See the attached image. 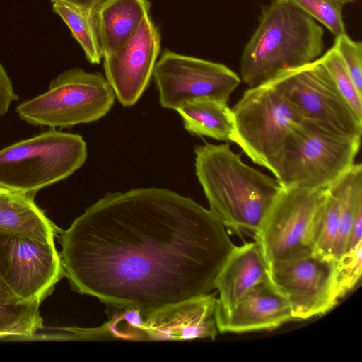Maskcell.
<instances>
[{
    "label": "cell",
    "mask_w": 362,
    "mask_h": 362,
    "mask_svg": "<svg viewBox=\"0 0 362 362\" xmlns=\"http://www.w3.org/2000/svg\"><path fill=\"white\" fill-rule=\"evenodd\" d=\"M334 47L339 54L354 85L362 95V44L346 34L335 37Z\"/></svg>",
    "instance_id": "obj_28"
},
{
    "label": "cell",
    "mask_w": 362,
    "mask_h": 362,
    "mask_svg": "<svg viewBox=\"0 0 362 362\" xmlns=\"http://www.w3.org/2000/svg\"><path fill=\"white\" fill-rule=\"evenodd\" d=\"M324 25L335 36L346 34L343 21V4L339 0H285Z\"/></svg>",
    "instance_id": "obj_25"
},
{
    "label": "cell",
    "mask_w": 362,
    "mask_h": 362,
    "mask_svg": "<svg viewBox=\"0 0 362 362\" xmlns=\"http://www.w3.org/2000/svg\"><path fill=\"white\" fill-rule=\"evenodd\" d=\"M319 59L339 92L357 117L362 119V95L357 90L336 48L333 46Z\"/></svg>",
    "instance_id": "obj_24"
},
{
    "label": "cell",
    "mask_w": 362,
    "mask_h": 362,
    "mask_svg": "<svg viewBox=\"0 0 362 362\" xmlns=\"http://www.w3.org/2000/svg\"><path fill=\"white\" fill-rule=\"evenodd\" d=\"M339 224L338 200L328 187L314 253L334 257V252L338 238Z\"/></svg>",
    "instance_id": "obj_26"
},
{
    "label": "cell",
    "mask_w": 362,
    "mask_h": 362,
    "mask_svg": "<svg viewBox=\"0 0 362 362\" xmlns=\"http://www.w3.org/2000/svg\"><path fill=\"white\" fill-rule=\"evenodd\" d=\"M115 99L114 90L100 73L73 68L53 79L47 91L19 104L16 112L32 125L67 128L102 118Z\"/></svg>",
    "instance_id": "obj_6"
},
{
    "label": "cell",
    "mask_w": 362,
    "mask_h": 362,
    "mask_svg": "<svg viewBox=\"0 0 362 362\" xmlns=\"http://www.w3.org/2000/svg\"><path fill=\"white\" fill-rule=\"evenodd\" d=\"M324 49V30L291 3L273 0L262 11L256 30L240 60L242 81L251 87L318 59Z\"/></svg>",
    "instance_id": "obj_3"
},
{
    "label": "cell",
    "mask_w": 362,
    "mask_h": 362,
    "mask_svg": "<svg viewBox=\"0 0 362 362\" xmlns=\"http://www.w3.org/2000/svg\"><path fill=\"white\" fill-rule=\"evenodd\" d=\"M59 233L71 288L144 318L211 293L235 246L209 209L156 187L108 193Z\"/></svg>",
    "instance_id": "obj_1"
},
{
    "label": "cell",
    "mask_w": 362,
    "mask_h": 362,
    "mask_svg": "<svg viewBox=\"0 0 362 362\" xmlns=\"http://www.w3.org/2000/svg\"><path fill=\"white\" fill-rule=\"evenodd\" d=\"M153 76L161 106L175 110L197 99L228 103L240 83V77L224 64L169 50L156 62Z\"/></svg>",
    "instance_id": "obj_11"
},
{
    "label": "cell",
    "mask_w": 362,
    "mask_h": 362,
    "mask_svg": "<svg viewBox=\"0 0 362 362\" xmlns=\"http://www.w3.org/2000/svg\"><path fill=\"white\" fill-rule=\"evenodd\" d=\"M18 99L11 79L0 64V117L7 113L11 104Z\"/></svg>",
    "instance_id": "obj_29"
},
{
    "label": "cell",
    "mask_w": 362,
    "mask_h": 362,
    "mask_svg": "<svg viewBox=\"0 0 362 362\" xmlns=\"http://www.w3.org/2000/svg\"><path fill=\"white\" fill-rule=\"evenodd\" d=\"M160 51V36L149 15L117 50L104 58L105 78L124 106L134 105L148 87Z\"/></svg>",
    "instance_id": "obj_13"
},
{
    "label": "cell",
    "mask_w": 362,
    "mask_h": 362,
    "mask_svg": "<svg viewBox=\"0 0 362 362\" xmlns=\"http://www.w3.org/2000/svg\"><path fill=\"white\" fill-rule=\"evenodd\" d=\"M216 305V297L209 293L151 313L142 326L147 340L214 339L218 333Z\"/></svg>",
    "instance_id": "obj_14"
},
{
    "label": "cell",
    "mask_w": 362,
    "mask_h": 362,
    "mask_svg": "<svg viewBox=\"0 0 362 362\" xmlns=\"http://www.w3.org/2000/svg\"><path fill=\"white\" fill-rule=\"evenodd\" d=\"M337 261L313 253L269 264L270 280L288 300L294 320L324 315L338 303Z\"/></svg>",
    "instance_id": "obj_12"
},
{
    "label": "cell",
    "mask_w": 362,
    "mask_h": 362,
    "mask_svg": "<svg viewBox=\"0 0 362 362\" xmlns=\"http://www.w3.org/2000/svg\"><path fill=\"white\" fill-rule=\"evenodd\" d=\"M39 303L16 298L0 279V339H32L41 329Z\"/></svg>",
    "instance_id": "obj_21"
},
{
    "label": "cell",
    "mask_w": 362,
    "mask_h": 362,
    "mask_svg": "<svg viewBox=\"0 0 362 362\" xmlns=\"http://www.w3.org/2000/svg\"><path fill=\"white\" fill-rule=\"evenodd\" d=\"M269 279V265L258 243L235 245L215 282L218 293L215 314L227 312L249 291Z\"/></svg>",
    "instance_id": "obj_16"
},
{
    "label": "cell",
    "mask_w": 362,
    "mask_h": 362,
    "mask_svg": "<svg viewBox=\"0 0 362 362\" xmlns=\"http://www.w3.org/2000/svg\"><path fill=\"white\" fill-rule=\"evenodd\" d=\"M53 11L64 21L91 64H100L103 52L93 12L77 8L61 1H52Z\"/></svg>",
    "instance_id": "obj_22"
},
{
    "label": "cell",
    "mask_w": 362,
    "mask_h": 362,
    "mask_svg": "<svg viewBox=\"0 0 362 362\" xmlns=\"http://www.w3.org/2000/svg\"><path fill=\"white\" fill-rule=\"evenodd\" d=\"M195 170L209 210L237 235L259 229L282 189L272 177L245 163L228 144L196 146Z\"/></svg>",
    "instance_id": "obj_2"
},
{
    "label": "cell",
    "mask_w": 362,
    "mask_h": 362,
    "mask_svg": "<svg viewBox=\"0 0 362 362\" xmlns=\"http://www.w3.org/2000/svg\"><path fill=\"white\" fill-rule=\"evenodd\" d=\"M86 158L81 135L49 129L0 149V187L35 197L73 174Z\"/></svg>",
    "instance_id": "obj_5"
},
{
    "label": "cell",
    "mask_w": 362,
    "mask_h": 362,
    "mask_svg": "<svg viewBox=\"0 0 362 362\" xmlns=\"http://www.w3.org/2000/svg\"><path fill=\"white\" fill-rule=\"evenodd\" d=\"M190 133L233 141V117L228 103L202 98L189 101L176 110Z\"/></svg>",
    "instance_id": "obj_19"
},
{
    "label": "cell",
    "mask_w": 362,
    "mask_h": 362,
    "mask_svg": "<svg viewBox=\"0 0 362 362\" xmlns=\"http://www.w3.org/2000/svg\"><path fill=\"white\" fill-rule=\"evenodd\" d=\"M327 189L282 188L255 233L268 265L314 253Z\"/></svg>",
    "instance_id": "obj_8"
},
{
    "label": "cell",
    "mask_w": 362,
    "mask_h": 362,
    "mask_svg": "<svg viewBox=\"0 0 362 362\" xmlns=\"http://www.w3.org/2000/svg\"><path fill=\"white\" fill-rule=\"evenodd\" d=\"M63 276L54 242L0 232V279L19 300L41 303Z\"/></svg>",
    "instance_id": "obj_10"
},
{
    "label": "cell",
    "mask_w": 362,
    "mask_h": 362,
    "mask_svg": "<svg viewBox=\"0 0 362 362\" xmlns=\"http://www.w3.org/2000/svg\"><path fill=\"white\" fill-rule=\"evenodd\" d=\"M339 205V233L334 257L339 259L349 250L351 229L362 215V165L354 163L340 178L329 187Z\"/></svg>",
    "instance_id": "obj_20"
},
{
    "label": "cell",
    "mask_w": 362,
    "mask_h": 362,
    "mask_svg": "<svg viewBox=\"0 0 362 362\" xmlns=\"http://www.w3.org/2000/svg\"><path fill=\"white\" fill-rule=\"evenodd\" d=\"M106 323L99 327L71 329L76 335L75 338L95 339H119L124 340H147L142 326L144 318L140 311L135 308L118 309Z\"/></svg>",
    "instance_id": "obj_23"
},
{
    "label": "cell",
    "mask_w": 362,
    "mask_h": 362,
    "mask_svg": "<svg viewBox=\"0 0 362 362\" xmlns=\"http://www.w3.org/2000/svg\"><path fill=\"white\" fill-rule=\"evenodd\" d=\"M215 319L221 333L272 330L294 320L288 300L270 279L249 291L227 312L215 314Z\"/></svg>",
    "instance_id": "obj_15"
},
{
    "label": "cell",
    "mask_w": 362,
    "mask_h": 362,
    "mask_svg": "<svg viewBox=\"0 0 362 362\" xmlns=\"http://www.w3.org/2000/svg\"><path fill=\"white\" fill-rule=\"evenodd\" d=\"M269 82L281 89L303 119L361 140L362 119L339 92L319 58Z\"/></svg>",
    "instance_id": "obj_9"
},
{
    "label": "cell",
    "mask_w": 362,
    "mask_h": 362,
    "mask_svg": "<svg viewBox=\"0 0 362 362\" xmlns=\"http://www.w3.org/2000/svg\"><path fill=\"white\" fill-rule=\"evenodd\" d=\"M5 189H6L2 188V187H0V193H1V192H3L4 190H5Z\"/></svg>",
    "instance_id": "obj_31"
},
{
    "label": "cell",
    "mask_w": 362,
    "mask_h": 362,
    "mask_svg": "<svg viewBox=\"0 0 362 362\" xmlns=\"http://www.w3.org/2000/svg\"><path fill=\"white\" fill-rule=\"evenodd\" d=\"M361 140L303 119L288 135L269 170L283 188L326 189L355 163Z\"/></svg>",
    "instance_id": "obj_4"
},
{
    "label": "cell",
    "mask_w": 362,
    "mask_h": 362,
    "mask_svg": "<svg viewBox=\"0 0 362 362\" xmlns=\"http://www.w3.org/2000/svg\"><path fill=\"white\" fill-rule=\"evenodd\" d=\"M231 110L233 142L253 163L268 170L288 135L303 120L272 82L247 89Z\"/></svg>",
    "instance_id": "obj_7"
},
{
    "label": "cell",
    "mask_w": 362,
    "mask_h": 362,
    "mask_svg": "<svg viewBox=\"0 0 362 362\" xmlns=\"http://www.w3.org/2000/svg\"><path fill=\"white\" fill-rule=\"evenodd\" d=\"M35 197L8 189L0 193V232L20 233L54 242L60 232L34 201Z\"/></svg>",
    "instance_id": "obj_18"
},
{
    "label": "cell",
    "mask_w": 362,
    "mask_h": 362,
    "mask_svg": "<svg viewBox=\"0 0 362 362\" xmlns=\"http://www.w3.org/2000/svg\"><path fill=\"white\" fill-rule=\"evenodd\" d=\"M337 289L341 299L358 283L362 273V242L337 261Z\"/></svg>",
    "instance_id": "obj_27"
},
{
    "label": "cell",
    "mask_w": 362,
    "mask_h": 362,
    "mask_svg": "<svg viewBox=\"0 0 362 362\" xmlns=\"http://www.w3.org/2000/svg\"><path fill=\"white\" fill-rule=\"evenodd\" d=\"M148 0H105L93 11L103 57L119 49L149 15Z\"/></svg>",
    "instance_id": "obj_17"
},
{
    "label": "cell",
    "mask_w": 362,
    "mask_h": 362,
    "mask_svg": "<svg viewBox=\"0 0 362 362\" xmlns=\"http://www.w3.org/2000/svg\"><path fill=\"white\" fill-rule=\"evenodd\" d=\"M52 1L55 0H51ZM83 11L93 12L105 0H58Z\"/></svg>",
    "instance_id": "obj_30"
}]
</instances>
